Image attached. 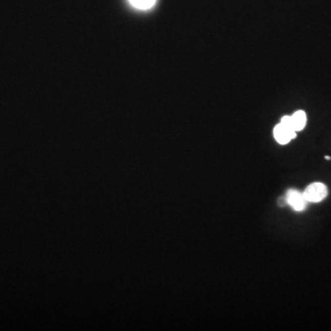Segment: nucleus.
<instances>
[{
	"mask_svg": "<svg viewBox=\"0 0 331 331\" xmlns=\"http://www.w3.org/2000/svg\"><path fill=\"white\" fill-rule=\"evenodd\" d=\"M307 202H320L328 196V188L322 182H314L303 192Z\"/></svg>",
	"mask_w": 331,
	"mask_h": 331,
	"instance_id": "2",
	"label": "nucleus"
},
{
	"mask_svg": "<svg viewBox=\"0 0 331 331\" xmlns=\"http://www.w3.org/2000/svg\"><path fill=\"white\" fill-rule=\"evenodd\" d=\"M290 117H291V124L294 131L297 132L304 130L307 122L306 114L304 111H297L293 115H290Z\"/></svg>",
	"mask_w": 331,
	"mask_h": 331,
	"instance_id": "4",
	"label": "nucleus"
},
{
	"mask_svg": "<svg viewBox=\"0 0 331 331\" xmlns=\"http://www.w3.org/2000/svg\"><path fill=\"white\" fill-rule=\"evenodd\" d=\"M325 158L327 160H330V159H331V157L329 156H325Z\"/></svg>",
	"mask_w": 331,
	"mask_h": 331,
	"instance_id": "6",
	"label": "nucleus"
},
{
	"mask_svg": "<svg viewBox=\"0 0 331 331\" xmlns=\"http://www.w3.org/2000/svg\"><path fill=\"white\" fill-rule=\"evenodd\" d=\"M132 6L138 9H149L156 4V0H129Z\"/></svg>",
	"mask_w": 331,
	"mask_h": 331,
	"instance_id": "5",
	"label": "nucleus"
},
{
	"mask_svg": "<svg viewBox=\"0 0 331 331\" xmlns=\"http://www.w3.org/2000/svg\"><path fill=\"white\" fill-rule=\"evenodd\" d=\"M285 199L288 205L292 207L294 211L296 212H302L306 209V204L308 203L306 201V198L304 197L303 193H300L297 190L290 189L288 190Z\"/></svg>",
	"mask_w": 331,
	"mask_h": 331,
	"instance_id": "3",
	"label": "nucleus"
},
{
	"mask_svg": "<svg viewBox=\"0 0 331 331\" xmlns=\"http://www.w3.org/2000/svg\"><path fill=\"white\" fill-rule=\"evenodd\" d=\"M273 136L280 144H287L296 137V132L294 131L292 124L291 117L289 115L283 116L281 122L276 125L273 129Z\"/></svg>",
	"mask_w": 331,
	"mask_h": 331,
	"instance_id": "1",
	"label": "nucleus"
}]
</instances>
